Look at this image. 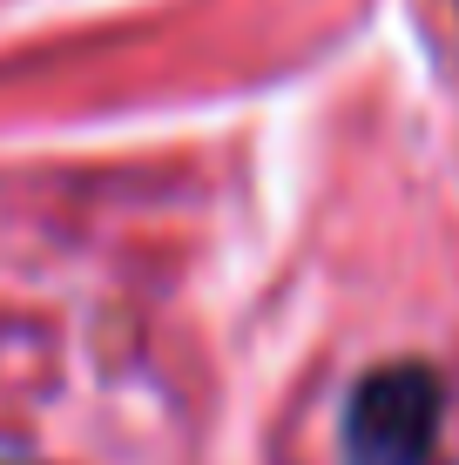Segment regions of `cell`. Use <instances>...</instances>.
<instances>
[{
  "label": "cell",
  "mask_w": 459,
  "mask_h": 465,
  "mask_svg": "<svg viewBox=\"0 0 459 465\" xmlns=\"http://www.w3.org/2000/svg\"><path fill=\"white\" fill-rule=\"evenodd\" d=\"M439 439V384L419 364H392L372 371L352 398L344 419V452L352 465H425Z\"/></svg>",
  "instance_id": "cell-1"
}]
</instances>
